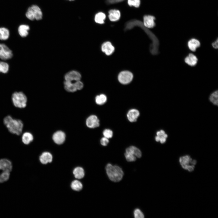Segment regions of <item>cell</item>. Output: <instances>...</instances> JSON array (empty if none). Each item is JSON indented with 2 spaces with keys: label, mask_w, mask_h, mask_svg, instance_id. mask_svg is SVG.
I'll return each instance as SVG.
<instances>
[{
  "label": "cell",
  "mask_w": 218,
  "mask_h": 218,
  "mask_svg": "<svg viewBox=\"0 0 218 218\" xmlns=\"http://www.w3.org/2000/svg\"><path fill=\"white\" fill-rule=\"evenodd\" d=\"M108 17L110 20L112 21L118 20L120 18L121 13L120 11L117 9H111L108 12Z\"/></svg>",
  "instance_id": "obj_17"
},
{
  "label": "cell",
  "mask_w": 218,
  "mask_h": 218,
  "mask_svg": "<svg viewBox=\"0 0 218 218\" xmlns=\"http://www.w3.org/2000/svg\"><path fill=\"white\" fill-rule=\"evenodd\" d=\"M106 172L109 179L114 182H118L122 179L124 175L122 169L118 166L107 164L105 167Z\"/></svg>",
  "instance_id": "obj_3"
},
{
  "label": "cell",
  "mask_w": 218,
  "mask_h": 218,
  "mask_svg": "<svg viewBox=\"0 0 218 218\" xmlns=\"http://www.w3.org/2000/svg\"><path fill=\"white\" fill-rule=\"evenodd\" d=\"M107 98L105 95L101 94L97 95L95 97V102L98 105H102L104 104L107 101Z\"/></svg>",
  "instance_id": "obj_28"
},
{
  "label": "cell",
  "mask_w": 218,
  "mask_h": 218,
  "mask_svg": "<svg viewBox=\"0 0 218 218\" xmlns=\"http://www.w3.org/2000/svg\"><path fill=\"white\" fill-rule=\"evenodd\" d=\"M3 122L11 133L18 135L21 134L23 124L21 120L13 118L11 116L8 115L4 119Z\"/></svg>",
  "instance_id": "obj_1"
},
{
  "label": "cell",
  "mask_w": 218,
  "mask_h": 218,
  "mask_svg": "<svg viewBox=\"0 0 218 218\" xmlns=\"http://www.w3.org/2000/svg\"><path fill=\"white\" fill-rule=\"evenodd\" d=\"M127 3L130 6L138 8L140 5V0H128Z\"/></svg>",
  "instance_id": "obj_34"
},
{
  "label": "cell",
  "mask_w": 218,
  "mask_h": 218,
  "mask_svg": "<svg viewBox=\"0 0 218 218\" xmlns=\"http://www.w3.org/2000/svg\"><path fill=\"white\" fill-rule=\"evenodd\" d=\"M200 41L195 38H192L187 43L189 49L193 51H196V49L200 46Z\"/></svg>",
  "instance_id": "obj_18"
},
{
  "label": "cell",
  "mask_w": 218,
  "mask_h": 218,
  "mask_svg": "<svg viewBox=\"0 0 218 218\" xmlns=\"http://www.w3.org/2000/svg\"><path fill=\"white\" fill-rule=\"evenodd\" d=\"M109 142V140L108 139L105 137L102 138L100 140L101 144L103 146H107Z\"/></svg>",
  "instance_id": "obj_38"
},
{
  "label": "cell",
  "mask_w": 218,
  "mask_h": 218,
  "mask_svg": "<svg viewBox=\"0 0 218 218\" xmlns=\"http://www.w3.org/2000/svg\"><path fill=\"white\" fill-rule=\"evenodd\" d=\"M52 138L55 143L58 144H63L65 140V135L63 132L58 131L53 134Z\"/></svg>",
  "instance_id": "obj_12"
},
{
  "label": "cell",
  "mask_w": 218,
  "mask_h": 218,
  "mask_svg": "<svg viewBox=\"0 0 218 218\" xmlns=\"http://www.w3.org/2000/svg\"><path fill=\"white\" fill-rule=\"evenodd\" d=\"M33 136L32 134L28 132L24 133L21 137L22 142L26 145L30 144L33 140Z\"/></svg>",
  "instance_id": "obj_20"
},
{
  "label": "cell",
  "mask_w": 218,
  "mask_h": 218,
  "mask_svg": "<svg viewBox=\"0 0 218 218\" xmlns=\"http://www.w3.org/2000/svg\"><path fill=\"white\" fill-rule=\"evenodd\" d=\"M30 29L29 26L26 25H20L18 29V31L20 35L22 37H26L28 34V31Z\"/></svg>",
  "instance_id": "obj_22"
},
{
  "label": "cell",
  "mask_w": 218,
  "mask_h": 218,
  "mask_svg": "<svg viewBox=\"0 0 218 218\" xmlns=\"http://www.w3.org/2000/svg\"><path fill=\"white\" fill-rule=\"evenodd\" d=\"M39 160L43 164L51 162L52 160V156L48 152H44L40 155Z\"/></svg>",
  "instance_id": "obj_16"
},
{
  "label": "cell",
  "mask_w": 218,
  "mask_h": 218,
  "mask_svg": "<svg viewBox=\"0 0 218 218\" xmlns=\"http://www.w3.org/2000/svg\"><path fill=\"white\" fill-rule=\"evenodd\" d=\"M25 15L28 19L31 20H34L35 19L33 11L31 7L28 8L25 14Z\"/></svg>",
  "instance_id": "obj_33"
},
{
  "label": "cell",
  "mask_w": 218,
  "mask_h": 218,
  "mask_svg": "<svg viewBox=\"0 0 218 218\" xmlns=\"http://www.w3.org/2000/svg\"><path fill=\"white\" fill-rule=\"evenodd\" d=\"M133 78V75L130 72L124 71L120 73L118 76L119 81L123 84H127L131 82Z\"/></svg>",
  "instance_id": "obj_8"
},
{
  "label": "cell",
  "mask_w": 218,
  "mask_h": 218,
  "mask_svg": "<svg viewBox=\"0 0 218 218\" xmlns=\"http://www.w3.org/2000/svg\"><path fill=\"white\" fill-rule=\"evenodd\" d=\"M12 100L14 106L16 107L22 108L27 105V99L22 92H15L12 95Z\"/></svg>",
  "instance_id": "obj_4"
},
{
  "label": "cell",
  "mask_w": 218,
  "mask_h": 218,
  "mask_svg": "<svg viewBox=\"0 0 218 218\" xmlns=\"http://www.w3.org/2000/svg\"><path fill=\"white\" fill-rule=\"evenodd\" d=\"M31 7L33 11L35 19L41 20L42 18V13L40 8L36 5H33Z\"/></svg>",
  "instance_id": "obj_21"
},
{
  "label": "cell",
  "mask_w": 218,
  "mask_h": 218,
  "mask_svg": "<svg viewBox=\"0 0 218 218\" xmlns=\"http://www.w3.org/2000/svg\"><path fill=\"white\" fill-rule=\"evenodd\" d=\"M81 75L78 71L72 70L69 71L65 74L64 76L65 80L74 82L81 80Z\"/></svg>",
  "instance_id": "obj_9"
},
{
  "label": "cell",
  "mask_w": 218,
  "mask_h": 218,
  "mask_svg": "<svg viewBox=\"0 0 218 218\" xmlns=\"http://www.w3.org/2000/svg\"><path fill=\"white\" fill-rule=\"evenodd\" d=\"M8 30L4 27L0 28V39L3 40H7L9 36Z\"/></svg>",
  "instance_id": "obj_27"
},
{
  "label": "cell",
  "mask_w": 218,
  "mask_h": 218,
  "mask_svg": "<svg viewBox=\"0 0 218 218\" xmlns=\"http://www.w3.org/2000/svg\"><path fill=\"white\" fill-rule=\"evenodd\" d=\"M134 215L135 218H143L144 215L141 210L138 208L136 209L134 211Z\"/></svg>",
  "instance_id": "obj_35"
},
{
  "label": "cell",
  "mask_w": 218,
  "mask_h": 218,
  "mask_svg": "<svg viewBox=\"0 0 218 218\" xmlns=\"http://www.w3.org/2000/svg\"><path fill=\"white\" fill-rule=\"evenodd\" d=\"M106 17L105 14L102 12H99L96 14L95 16V22L98 24H103Z\"/></svg>",
  "instance_id": "obj_26"
},
{
  "label": "cell",
  "mask_w": 218,
  "mask_h": 218,
  "mask_svg": "<svg viewBox=\"0 0 218 218\" xmlns=\"http://www.w3.org/2000/svg\"><path fill=\"white\" fill-rule=\"evenodd\" d=\"M10 176L9 172L4 171L0 174V183H3L7 180Z\"/></svg>",
  "instance_id": "obj_32"
},
{
  "label": "cell",
  "mask_w": 218,
  "mask_h": 218,
  "mask_svg": "<svg viewBox=\"0 0 218 218\" xmlns=\"http://www.w3.org/2000/svg\"><path fill=\"white\" fill-rule=\"evenodd\" d=\"M136 26L139 27L142 29L153 41L155 46L158 48L159 44L158 39L155 35L144 25L141 21L137 19L130 20L125 23L124 29L126 30L131 29Z\"/></svg>",
  "instance_id": "obj_2"
},
{
  "label": "cell",
  "mask_w": 218,
  "mask_h": 218,
  "mask_svg": "<svg viewBox=\"0 0 218 218\" xmlns=\"http://www.w3.org/2000/svg\"><path fill=\"white\" fill-rule=\"evenodd\" d=\"M209 99L213 104L218 105V92L217 91H215L210 95Z\"/></svg>",
  "instance_id": "obj_30"
},
{
  "label": "cell",
  "mask_w": 218,
  "mask_h": 218,
  "mask_svg": "<svg viewBox=\"0 0 218 218\" xmlns=\"http://www.w3.org/2000/svg\"><path fill=\"white\" fill-rule=\"evenodd\" d=\"M124 0H106L107 3L108 4H111L119 3Z\"/></svg>",
  "instance_id": "obj_39"
},
{
  "label": "cell",
  "mask_w": 218,
  "mask_h": 218,
  "mask_svg": "<svg viewBox=\"0 0 218 218\" xmlns=\"http://www.w3.org/2000/svg\"><path fill=\"white\" fill-rule=\"evenodd\" d=\"M139 114L140 113L138 110L134 109H131L128 112L127 117L130 122H134L137 121Z\"/></svg>",
  "instance_id": "obj_15"
},
{
  "label": "cell",
  "mask_w": 218,
  "mask_h": 218,
  "mask_svg": "<svg viewBox=\"0 0 218 218\" xmlns=\"http://www.w3.org/2000/svg\"><path fill=\"white\" fill-rule=\"evenodd\" d=\"M179 162L182 167L189 172L193 170L197 163L195 160H193L189 155H185L180 158Z\"/></svg>",
  "instance_id": "obj_6"
},
{
  "label": "cell",
  "mask_w": 218,
  "mask_h": 218,
  "mask_svg": "<svg viewBox=\"0 0 218 218\" xmlns=\"http://www.w3.org/2000/svg\"><path fill=\"white\" fill-rule=\"evenodd\" d=\"M101 50L106 55H109L113 52L114 48L110 42L107 41L102 45Z\"/></svg>",
  "instance_id": "obj_14"
},
{
  "label": "cell",
  "mask_w": 218,
  "mask_h": 218,
  "mask_svg": "<svg viewBox=\"0 0 218 218\" xmlns=\"http://www.w3.org/2000/svg\"><path fill=\"white\" fill-rule=\"evenodd\" d=\"M74 82L77 90H81L83 88V83L81 81V80Z\"/></svg>",
  "instance_id": "obj_37"
},
{
  "label": "cell",
  "mask_w": 218,
  "mask_h": 218,
  "mask_svg": "<svg viewBox=\"0 0 218 218\" xmlns=\"http://www.w3.org/2000/svg\"><path fill=\"white\" fill-rule=\"evenodd\" d=\"M155 18L153 15H146L143 17L144 25L147 28H152L155 26Z\"/></svg>",
  "instance_id": "obj_11"
},
{
  "label": "cell",
  "mask_w": 218,
  "mask_h": 218,
  "mask_svg": "<svg viewBox=\"0 0 218 218\" xmlns=\"http://www.w3.org/2000/svg\"><path fill=\"white\" fill-rule=\"evenodd\" d=\"M12 51L5 44H0V58L2 60L10 59L12 56Z\"/></svg>",
  "instance_id": "obj_7"
},
{
  "label": "cell",
  "mask_w": 218,
  "mask_h": 218,
  "mask_svg": "<svg viewBox=\"0 0 218 218\" xmlns=\"http://www.w3.org/2000/svg\"><path fill=\"white\" fill-rule=\"evenodd\" d=\"M213 47L215 49H217L218 47V41L217 39L216 41L212 43Z\"/></svg>",
  "instance_id": "obj_40"
},
{
  "label": "cell",
  "mask_w": 218,
  "mask_h": 218,
  "mask_svg": "<svg viewBox=\"0 0 218 218\" xmlns=\"http://www.w3.org/2000/svg\"><path fill=\"white\" fill-rule=\"evenodd\" d=\"M9 66L8 64L4 61H0V72L7 73L9 70Z\"/></svg>",
  "instance_id": "obj_31"
},
{
  "label": "cell",
  "mask_w": 218,
  "mask_h": 218,
  "mask_svg": "<svg viewBox=\"0 0 218 218\" xmlns=\"http://www.w3.org/2000/svg\"><path fill=\"white\" fill-rule=\"evenodd\" d=\"M167 135L165 134V131L161 130L157 132V136L155 137V139L156 141H160V143L163 144L165 142Z\"/></svg>",
  "instance_id": "obj_23"
},
{
  "label": "cell",
  "mask_w": 218,
  "mask_h": 218,
  "mask_svg": "<svg viewBox=\"0 0 218 218\" xmlns=\"http://www.w3.org/2000/svg\"><path fill=\"white\" fill-rule=\"evenodd\" d=\"M12 168V164L9 160L6 159L0 160V170L10 172Z\"/></svg>",
  "instance_id": "obj_13"
},
{
  "label": "cell",
  "mask_w": 218,
  "mask_h": 218,
  "mask_svg": "<svg viewBox=\"0 0 218 218\" xmlns=\"http://www.w3.org/2000/svg\"><path fill=\"white\" fill-rule=\"evenodd\" d=\"M124 156L128 162H131L136 161L137 158L141 157L142 153L141 151L137 147L130 146L126 149Z\"/></svg>",
  "instance_id": "obj_5"
},
{
  "label": "cell",
  "mask_w": 218,
  "mask_h": 218,
  "mask_svg": "<svg viewBox=\"0 0 218 218\" xmlns=\"http://www.w3.org/2000/svg\"><path fill=\"white\" fill-rule=\"evenodd\" d=\"M104 137L109 139L112 137L113 133L112 131L109 129H105L103 133Z\"/></svg>",
  "instance_id": "obj_36"
},
{
  "label": "cell",
  "mask_w": 218,
  "mask_h": 218,
  "mask_svg": "<svg viewBox=\"0 0 218 218\" xmlns=\"http://www.w3.org/2000/svg\"><path fill=\"white\" fill-rule=\"evenodd\" d=\"M81 183L78 180H76L73 181L71 183V188L75 191H79L82 188Z\"/></svg>",
  "instance_id": "obj_29"
},
{
  "label": "cell",
  "mask_w": 218,
  "mask_h": 218,
  "mask_svg": "<svg viewBox=\"0 0 218 218\" xmlns=\"http://www.w3.org/2000/svg\"><path fill=\"white\" fill-rule=\"evenodd\" d=\"M86 124L89 128H96L99 127L100 125L99 120L96 116L91 115L87 119Z\"/></svg>",
  "instance_id": "obj_10"
},
{
  "label": "cell",
  "mask_w": 218,
  "mask_h": 218,
  "mask_svg": "<svg viewBox=\"0 0 218 218\" xmlns=\"http://www.w3.org/2000/svg\"><path fill=\"white\" fill-rule=\"evenodd\" d=\"M70 0V1H73V0Z\"/></svg>",
  "instance_id": "obj_41"
},
{
  "label": "cell",
  "mask_w": 218,
  "mask_h": 218,
  "mask_svg": "<svg viewBox=\"0 0 218 218\" xmlns=\"http://www.w3.org/2000/svg\"><path fill=\"white\" fill-rule=\"evenodd\" d=\"M184 61L188 65L193 66L197 64L198 59L195 55L190 53L185 58Z\"/></svg>",
  "instance_id": "obj_19"
},
{
  "label": "cell",
  "mask_w": 218,
  "mask_h": 218,
  "mask_svg": "<svg viewBox=\"0 0 218 218\" xmlns=\"http://www.w3.org/2000/svg\"><path fill=\"white\" fill-rule=\"evenodd\" d=\"M73 173L74 177L78 179L82 178L84 175V169L80 167L75 168L73 171Z\"/></svg>",
  "instance_id": "obj_25"
},
{
  "label": "cell",
  "mask_w": 218,
  "mask_h": 218,
  "mask_svg": "<svg viewBox=\"0 0 218 218\" xmlns=\"http://www.w3.org/2000/svg\"><path fill=\"white\" fill-rule=\"evenodd\" d=\"M64 86L65 90L69 92H73L77 91L74 82L65 80Z\"/></svg>",
  "instance_id": "obj_24"
}]
</instances>
